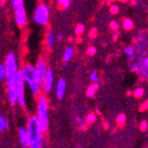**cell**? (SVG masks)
<instances>
[{
    "label": "cell",
    "mask_w": 148,
    "mask_h": 148,
    "mask_svg": "<svg viewBox=\"0 0 148 148\" xmlns=\"http://www.w3.org/2000/svg\"><path fill=\"white\" fill-rule=\"evenodd\" d=\"M5 82H6V88H8V97L9 102L12 106L17 104L16 99V77L18 73V60L16 57L15 53L10 52L5 57Z\"/></svg>",
    "instance_id": "cell-1"
},
{
    "label": "cell",
    "mask_w": 148,
    "mask_h": 148,
    "mask_svg": "<svg viewBox=\"0 0 148 148\" xmlns=\"http://www.w3.org/2000/svg\"><path fill=\"white\" fill-rule=\"evenodd\" d=\"M27 132H28L29 140V148H41V144L45 142L42 138V132L40 131L39 125L37 123V120L35 116L30 117L27 123Z\"/></svg>",
    "instance_id": "cell-2"
},
{
    "label": "cell",
    "mask_w": 148,
    "mask_h": 148,
    "mask_svg": "<svg viewBox=\"0 0 148 148\" xmlns=\"http://www.w3.org/2000/svg\"><path fill=\"white\" fill-rule=\"evenodd\" d=\"M22 75L25 78V83L27 84L31 90L33 95H39L40 91L42 89V87L38 84L36 76V70H35V66L30 64V62H25L23 67L21 68Z\"/></svg>",
    "instance_id": "cell-3"
},
{
    "label": "cell",
    "mask_w": 148,
    "mask_h": 148,
    "mask_svg": "<svg viewBox=\"0 0 148 148\" xmlns=\"http://www.w3.org/2000/svg\"><path fill=\"white\" fill-rule=\"evenodd\" d=\"M36 120L39 125L40 131L45 133L48 130L49 126V111H48V101L46 96L39 95L37 101V112H36Z\"/></svg>",
    "instance_id": "cell-4"
},
{
    "label": "cell",
    "mask_w": 148,
    "mask_h": 148,
    "mask_svg": "<svg viewBox=\"0 0 148 148\" xmlns=\"http://www.w3.org/2000/svg\"><path fill=\"white\" fill-rule=\"evenodd\" d=\"M50 14H51V9L48 3L41 2L36 6V9L33 14V20L36 25L46 27L49 23Z\"/></svg>",
    "instance_id": "cell-5"
},
{
    "label": "cell",
    "mask_w": 148,
    "mask_h": 148,
    "mask_svg": "<svg viewBox=\"0 0 148 148\" xmlns=\"http://www.w3.org/2000/svg\"><path fill=\"white\" fill-rule=\"evenodd\" d=\"M25 78L22 75V70L18 69V73L16 77V99H17V104L20 107H25Z\"/></svg>",
    "instance_id": "cell-6"
},
{
    "label": "cell",
    "mask_w": 148,
    "mask_h": 148,
    "mask_svg": "<svg viewBox=\"0 0 148 148\" xmlns=\"http://www.w3.org/2000/svg\"><path fill=\"white\" fill-rule=\"evenodd\" d=\"M35 70H36V76L38 84L42 87L43 78H45V75H46L47 70H48V65H47L46 59L42 58V57L38 58V60L36 62V65H35Z\"/></svg>",
    "instance_id": "cell-7"
},
{
    "label": "cell",
    "mask_w": 148,
    "mask_h": 148,
    "mask_svg": "<svg viewBox=\"0 0 148 148\" xmlns=\"http://www.w3.org/2000/svg\"><path fill=\"white\" fill-rule=\"evenodd\" d=\"M14 19L17 27L19 29L25 28V25L28 23V17H27V11H25V6H22L20 9L15 10L14 13Z\"/></svg>",
    "instance_id": "cell-8"
},
{
    "label": "cell",
    "mask_w": 148,
    "mask_h": 148,
    "mask_svg": "<svg viewBox=\"0 0 148 148\" xmlns=\"http://www.w3.org/2000/svg\"><path fill=\"white\" fill-rule=\"evenodd\" d=\"M53 85H54V72H53L52 69L48 68L45 78H43L42 89L45 90L46 93H50L52 91Z\"/></svg>",
    "instance_id": "cell-9"
},
{
    "label": "cell",
    "mask_w": 148,
    "mask_h": 148,
    "mask_svg": "<svg viewBox=\"0 0 148 148\" xmlns=\"http://www.w3.org/2000/svg\"><path fill=\"white\" fill-rule=\"evenodd\" d=\"M66 88H67V83L64 78H60L57 82V85H56V90H55V95L58 99H62L65 95L66 92Z\"/></svg>",
    "instance_id": "cell-10"
},
{
    "label": "cell",
    "mask_w": 148,
    "mask_h": 148,
    "mask_svg": "<svg viewBox=\"0 0 148 148\" xmlns=\"http://www.w3.org/2000/svg\"><path fill=\"white\" fill-rule=\"evenodd\" d=\"M140 65H139V70L138 72L140 75L144 78H148V56L143 59H139Z\"/></svg>",
    "instance_id": "cell-11"
},
{
    "label": "cell",
    "mask_w": 148,
    "mask_h": 148,
    "mask_svg": "<svg viewBox=\"0 0 148 148\" xmlns=\"http://www.w3.org/2000/svg\"><path fill=\"white\" fill-rule=\"evenodd\" d=\"M18 140L23 147H28L29 140H28V132H27V128L25 127L20 126L18 128Z\"/></svg>",
    "instance_id": "cell-12"
},
{
    "label": "cell",
    "mask_w": 148,
    "mask_h": 148,
    "mask_svg": "<svg viewBox=\"0 0 148 148\" xmlns=\"http://www.w3.org/2000/svg\"><path fill=\"white\" fill-rule=\"evenodd\" d=\"M74 56V49L72 47H67L64 51V54H62V60L64 62H70Z\"/></svg>",
    "instance_id": "cell-13"
},
{
    "label": "cell",
    "mask_w": 148,
    "mask_h": 148,
    "mask_svg": "<svg viewBox=\"0 0 148 148\" xmlns=\"http://www.w3.org/2000/svg\"><path fill=\"white\" fill-rule=\"evenodd\" d=\"M54 42H55V36H54V33L53 31H49L46 37V45L49 49H52L53 46H54Z\"/></svg>",
    "instance_id": "cell-14"
},
{
    "label": "cell",
    "mask_w": 148,
    "mask_h": 148,
    "mask_svg": "<svg viewBox=\"0 0 148 148\" xmlns=\"http://www.w3.org/2000/svg\"><path fill=\"white\" fill-rule=\"evenodd\" d=\"M97 90H99V84H92V85H90L88 87V89L86 91V94L88 97H93V96L95 95V93L97 92Z\"/></svg>",
    "instance_id": "cell-15"
},
{
    "label": "cell",
    "mask_w": 148,
    "mask_h": 148,
    "mask_svg": "<svg viewBox=\"0 0 148 148\" xmlns=\"http://www.w3.org/2000/svg\"><path fill=\"white\" fill-rule=\"evenodd\" d=\"M124 54L128 57V58H132L134 57V54H136V49L133 46H127L125 49H124Z\"/></svg>",
    "instance_id": "cell-16"
},
{
    "label": "cell",
    "mask_w": 148,
    "mask_h": 148,
    "mask_svg": "<svg viewBox=\"0 0 148 148\" xmlns=\"http://www.w3.org/2000/svg\"><path fill=\"white\" fill-rule=\"evenodd\" d=\"M133 27H134V23H133V21L131 20V19H124L123 21V28L126 30V31H130V30H132Z\"/></svg>",
    "instance_id": "cell-17"
},
{
    "label": "cell",
    "mask_w": 148,
    "mask_h": 148,
    "mask_svg": "<svg viewBox=\"0 0 148 148\" xmlns=\"http://www.w3.org/2000/svg\"><path fill=\"white\" fill-rule=\"evenodd\" d=\"M11 5L14 10L20 9L25 5V0H11Z\"/></svg>",
    "instance_id": "cell-18"
},
{
    "label": "cell",
    "mask_w": 148,
    "mask_h": 148,
    "mask_svg": "<svg viewBox=\"0 0 148 148\" xmlns=\"http://www.w3.org/2000/svg\"><path fill=\"white\" fill-rule=\"evenodd\" d=\"M8 127H9V122H8V120L0 114V131L5 130Z\"/></svg>",
    "instance_id": "cell-19"
},
{
    "label": "cell",
    "mask_w": 148,
    "mask_h": 148,
    "mask_svg": "<svg viewBox=\"0 0 148 148\" xmlns=\"http://www.w3.org/2000/svg\"><path fill=\"white\" fill-rule=\"evenodd\" d=\"M57 4L60 9H68L70 4H71V0H57Z\"/></svg>",
    "instance_id": "cell-20"
},
{
    "label": "cell",
    "mask_w": 148,
    "mask_h": 148,
    "mask_svg": "<svg viewBox=\"0 0 148 148\" xmlns=\"http://www.w3.org/2000/svg\"><path fill=\"white\" fill-rule=\"evenodd\" d=\"M84 32H85V25L83 23H77L75 27V34L77 36H80V35H83Z\"/></svg>",
    "instance_id": "cell-21"
},
{
    "label": "cell",
    "mask_w": 148,
    "mask_h": 148,
    "mask_svg": "<svg viewBox=\"0 0 148 148\" xmlns=\"http://www.w3.org/2000/svg\"><path fill=\"white\" fill-rule=\"evenodd\" d=\"M143 94H144V89H143V88H136V89L133 91V95H134V97H136V99L142 97Z\"/></svg>",
    "instance_id": "cell-22"
},
{
    "label": "cell",
    "mask_w": 148,
    "mask_h": 148,
    "mask_svg": "<svg viewBox=\"0 0 148 148\" xmlns=\"http://www.w3.org/2000/svg\"><path fill=\"white\" fill-rule=\"evenodd\" d=\"M5 66H4V64H1L0 65V80L5 79Z\"/></svg>",
    "instance_id": "cell-23"
},
{
    "label": "cell",
    "mask_w": 148,
    "mask_h": 148,
    "mask_svg": "<svg viewBox=\"0 0 148 148\" xmlns=\"http://www.w3.org/2000/svg\"><path fill=\"white\" fill-rule=\"evenodd\" d=\"M125 122H126V116H125V114L124 113H121L119 116L116 117V123L119 124V125H123V124H125Z\"/></svg>",
    "instance_id": "cell-24"
},
{
    "label": "cell",
    "mask_w": 148,
    "mask_h": 148,
    "mask_svg": "<svg viewBox=\"0 0 148 148\" xmlns=\"http://www.w3.org/2000/svg\"><path fill=\"white\" fill-rule=\"evenodd\" d=\"M90 80L91 82H93V83H96L97 80L99 79V74H97V72L96 71H92L91 73H90Z\"/></svg>",
    "instance_id": "cell-25"
},
{
    "label": "cell",
    "mask_w": 148,
    "mask_h": 148,
    "mask_svg": "<svg viewBox=\"0 0 148 148\" xmlns=\"http://www.w3.org/2000/svg\"><path fill=\"white\" fill-rule=\"evenodd\" d=\"M95 120H96V116H95V114L94 113L88 114V116L86 117V122L88 124H93L94 122H95Z\"/></svg>",
    "instance_id": "cell-26"
},
{
    "label": "cell",
    "mask_w": 148,
    "mask_h": 148,
    "mask_svg": "<svg viewBox=\"0 0 148 148\" xmlns=\"http://www.w3.org/2000/svg\"><path fill=\"white\" fill-rule=\"evenodd\" d=\"M119 10H120V8H119V5H116V4H111L110 8H109V11H110V13L112 15L117 14V13H119Z\"/></svg>",
    "instance_id": "cell-27"
},
{
    "label": "cell",
    "mask_w": 148,
    "mask_h": 148,
    "mask_svg": "<svg viewBox=\"0 0 148 148\" xmlns=\"http://www.w3.org/2000/svg\"><path fill=\"white\" fill-rule=\"evenodd\" d=\"M109 28H110L112 31L116 32L117 30H119V23H117L116 21L112 20V21H110V23H109Z\"/></svg>",
    "instance_id": "cell-28"
},
{
    "label": "cell",
    "mask_w": 148,
    "mask_h": 148,
    "mask_svg": "<svg viewBox=\"0 0 148 148\" xmlns=\"http://www.w3.org/2000/svg\"><path fill=\"white\" fill-rule=\"evenodd\" d=\"M86 53H87V54H88L89 56H93V55H94V54L96 53V48H95V47H93V46L89 47V48L87 49Z\"/></svg>",
    "instance_id": "cell-29"
},
{
    "label": "cell",
    "mask_w": 148,
    "mask_h": 148,
    "mask_svg": "<svg viewBox=\"0 0 148 148\" xmlns=\"http://www.w3.org/2000/svg\"><path fill=\"white\" fill-rule=\"evenodd\" d=\"M89 37L91 38V39H93V38H95L96 36H97V30H96L95 28H92L91 30L89 31Z\"/></svg>",
    "instance_id": "cell-30"
},
{
    "label": "cell",
    "mask_w": 148,
    "mask_h": 148,
    "mask_svg": "<svg viewBox=\"0 0 148 148\" xmlns=\"http://www.w3.org/2000/svg\"><path fill=\"white\" fill-rule=\"evenodd\" d=\"M140 125H141V126H140V129L142 130V131H145V130L147 129V123H146L145 121H144V122H142Z\"/></svg>",
    "instance_id": "cell-31"
},
{
    "label": "cell",
    "mask_w": 148,
    "mask_h": 148,
    "mask_svg": "<svg viewBox=\"0 0 148 148\" xmlns=\"http://www.w3.org/2000/svg\"><path fill=\"white\" fill-rule=\"evenodd\" d=\"M148 108V101L147 102H145L143 105H141V108H140V110L141 111H144V110H146V109Z\"/></svg>",
    "instance_id": "cell-32"
},
{
    "label": "cell",
    "mask_w": 148,
    "mask_h": 148,
    "mask_svg": "<svg viewBox=\"0 0 148 148\" xmlns=\"http://www.w3.org/2000/svg\"><path fill=\"white\" fill-rule=\"evenodd\" d=\"M76 122L79 124V125H83V124H84V120L82 119V117H79V116L76 117Z\"/></svg>",
    "instance_id": "cell-33"
},
{
    "label": "cell",
    "mask_w": 148,
    "mask_h": 148,
    "mask_svg": "<svg viewBox=\"0 0 148 148\" xmlns=\"http://www.w3.org/2000/svg\"><path fill=\"white\" fill-rule=\"evenodd\" d=\"M62 38H64V37H62V35L58 34V35H57V37H56V40H57V41H60V40H62Z\"/></svg>",
    "instance_id": "cell-34"
},
{
    "label": "cell",
    "mask_w": 148,
    "mask_h": 148,
    "mask_svg": "<svg viewBox=\"0 0 148 148\" xmlns=\"http://www.w3.org/2000/svg\"><path fill=\"white\" fill-rule=\"evenodd\" d=\"M117 38H119V34H117V33H115V34L113 35V40H116Z\"/></svg>",
    "instance_id": "cell-35"
},
{
    "label": "cell",
    "mask_w": 148,
    "mask_h": 148,
    "mask_svg": "<svg viewBox=\"0 0 148 148\" xmlns=\"http://www.w3.org/2000/svg\"><path fill=\"white\" fill-rule=\"evenodd\" d=\"M6 1H8V0H0V3L3 5V4H5V3H6Z\"/></svg>",
    "instance_id": "cell-36"
},
{
    "label": "cell",
    "mask_w": 148,
    "mask_h": 148,
    "mask_svg": "<svg viewBox=\"0 0 148 148\" xmlns=\"http://www.w3.org/2000/svg\"><path fill=\"white\" fill-rule=\"evenodd\" d=\"M117 1H120V2H122V3H125V2H127L128 0H117Z\"/></svg>",
    "instance_id": "cell-37"
},
{
    "label": "cell",
    "mask_w": 148,
    "mask_h": 148,
    "mask_svg": "<svg viewBox=\"0 0 148 148\" xmlns=\"http://www.w3.org/2000/svg\"><path fill=\"white\" fill-rule=\"evenodd\" d=\"M107 1H108V3H112V2H115L116 0H107Z\"/></svg>",
    "instance_id": "cell-38"
}]
</instances>
